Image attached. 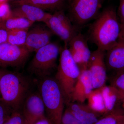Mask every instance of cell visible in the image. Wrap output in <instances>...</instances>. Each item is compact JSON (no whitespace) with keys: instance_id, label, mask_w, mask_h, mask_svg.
Listing matches in <instances>:
<instances>
[{"instance_id":"obj_1","label":"cell","mask_w":124,"mask_h":124,"mask_svg":"<svg viewBox=\"0 0 124 124\" xmlns=\"http://www.w3.org/2000/svg\"><path fill=\"white\" fill-rule=\"evenodd\" d=\"M0 101L14 111H21L31 93V80L21 73L0 69Z\"/></svg>"},{"instance_id":"obj_2","label":"cell","mask_w":124,"mask_h":124,"mask_svg":"<svg viewBox=\"0 0 124 124\" xmlns=\"http://www.w3.org/2000/svg\"><path fill=\"white\" fill-rule=\"evenodd\" d=\"M120 31L117 13L113 8L108 7L99 13L91 25L89 37L98 49L106 51L117 42Z\"/></svg>"},{"instance_id":"obj_3","label":"cell","mask_w":124,"mask_h":124,"mask_svg":"<svg viewBox=\"0 0 124 124\" xmlns=\"http://www.w3.org/2000/svg\"><path fill=\"white\" fill-rule=\"evenodd\" d=\"M39 93L45 108L46 116L53 124H60L66 100L62 88L54 78L40 79Z\"/></svg>"},{"instance_id":"obj_4","label":"cell","mask_w":124,"mask_h":124,"mask_svg":"<svg viewBox=\"0 0 124 124\" xmlns=\"http://www.w3.org/2000/svg\"><path fill=\"white\" fill-rule=\"evenodd\" d=\"M59 55V62L54 78L62 88L66 105L71 102L72 93L81 71L66 45L60 49Z\"/></svg>"},{"instance_id":"obj_5","label":"cell","mask_w":124,"mask_h":124,"mask_svg":"<svg viewBox=\"0 0 124 124\" xmlns=\"http://www.w3.org/2000/svg\"><path fill=\"white\" fill-rule=\"evenodd\" d=\"M60 49L58 45L52 42L39 49L29 63V72L40 79L50 76L57 69Z\"/></svg>"},{"instance_id":"obj_6","label":"cell","mask_w":124,"mask_h":124,"mask_svg":"<svg viewBox=\"0 0 124 124\" xmlns=\"http://www.w3.org/2000/svg\"><path fill=\"white\" fill-rule=\"evenodd\" d=\"M103 0H66L69 17L78 31L99 14Z\"/></svg>"},{"instance_id":"obj_7","label":"cell","mask_w":124,"mask_h":124,"mask_svg":"<svg viewBox=\"0 0 124 124\" xmlns=\"http://www.w3.org/2000/svg\"><path fill=\"white\" fill-rule=\"evenodd\" d=\"M30 52L24 46H17L7 42L0 44V67L19 68L24 65Z\"/></svg>"},{"instance_id":"obj_8","label":"cell","mask_w":124,"mask_h":124,"mask_svg":"<svg viewBox=\"0 0 124 124\" xmlns=\"http://www.w3.org/2000/svg\"><path fill=\"white\" fill-rule=\"evenodd\" d=\"M68 46L72 57L80 71L88 69L92 52L89 48L86 37L80 32H77Z\"/></svg>"},{"instance_id":"obj_9","label":"cell","mask_w":124,"mask_h":124,"mask_svg":"<svg viewBox=\"0 0 124 124\" xmlns=\"http://www.w3.org/2000/svg\"><path fill=\"white\" fill-rule=\"evenodd\" d=\"M21 111L26 124H33L46 116L44 104L39 92L29 94L23 103Z\"/></svg>"},{"instance_id":"obj_10","label":"cell","mask_w":124,"mask_h":124,"mask_svg":"<svg viewBox=\"0 0 124 124\" xmlns=\"http://www.w3.org/2000/svg\"><path fill=\"white\" fill-rule=\"evenodd\" d=\"M105 54L106 51L98 48L91 53L88 69L92 76L94 89L100 88L105 85L107 70Z\"/></svg>"},{"instance_id":"obj_11","label":"cell","mask_w":124,"mask_h":124,"mask_svg":"<svg viewBox=\"0 0 124 124\" xmlns=\"http://www.w3.org/2000/svg\"><path fill=\"white\" fill-rule=\"evenodd\" d=\"M54 33L49 28L37 26L28 32L24 46L31 53L36 52L50 43Z\"/></svg>"},{"instance_id":"obj_12","label":"cell","mask_w":124,"mask_h":124,"mask_svg":"<svg viewBox=\"0 0 124 124\" xmlns=\"http://www.w3.org/2000/svg\"><path fill=\"white\" fill-rule=\"evenodd\" d=\"M107 70L115 73L124 72V40L119 38L110 48L106 51Z\"/></svg>"},{"instance_id":"obj_13","label":"cell","mask_w":124,"mask_h":124,"mask_svg":"<svg viewBox=\"0 0 124 124\" xmlns=\"http://www.w3.org/2000/svg\"><path fill=\"white\" fill-rule=\"evenodd\" d=\"M94 89L93 79L88 69L81 71L72 93L71 102L84 103Z\"/></svg>"},{"instance_id":"obj_14","label":"cell","mask_w":124,"mask_h":124,"mask_svg":"<svg viewBox=\"0 0 124 124\" xmlns=\"http://www.w3.org/2000/svg\"><path fill=\"white\" fill-rule=\"evenodd\" d=\"M66 105L74 117L85 124H94L101 118V115L84 102H70Z\"/></svg>"},{"instance_id":"obj_15","label":"cell","mask_w":124,"mask_h":124,"mask_svg":"<svg viewBox=\"0 0 124 124\" xmlns=\"http://www.w3.org/2000/svg\"><path fill=\"white\" fill-rule=\"evenodd\" d=\"M50 14L38 7L27 4L18 5V7L12 11V16L25 18L34 23H44Z\"/></svg>"},{"instance_id":"obj_16","label":"cell","mask_w":124,"mask_h":124,"mask_svg":"<svg viewBox=\"0 0 124 124\" xmlns=\"http://www.w3.org/2000/svg\"><path fill=\"white\" fill-rule=\"evenodd\" d=\"M108 113L118 108L124 98V93L112 85H104L100 88Z\"/></svg>"},{"instance_id":"obj_17","label":"cell","mask_w":124,"mask_h":124,"mask_svg":"<svg viewBox=\"0 0 124 124\" xmlns=\"http://www.w3.org/2000/svg\"><path fill=\"white\" fill-rule=\"evenodd\" d=\"M44 23L54 34L59 37L67 46L73 36L78 32H73L68 29L54 14H50Z\"/></svg>"},{"instance_id":"obj_18","label":"cell","mask_w":124,"mask_h":124,"mask_svg":"<svg viewBox=\"0 0 124 124\" xmlns=\"http://www.w3.org/2000/svg\"><path fill=\"white\" fill-rule=\"evenodd\" d=\"M66 0H22L15 1L17 5L27 4L38 7L43 10L54 13L64 9Z\"/></svg>"},{"instance_id":"obj_19","label":"cell","mask_w":124,"mask_h":124,"mask_svg":"<svg viewBox=\"0 0 124 124\" xmlns=\"http://www.w3.org/2000/svg\"><path fill=\"white\" fill-rule=\"evenodd\" d=\"M87 99L88 105L96 112L101 116L108 114L100 88L93 90Z\"/></svg>"},{"instance_id":"obj_20","label":"cell","mask_w":124,"mask_h":124,"mask_svg":"<svg viewBox=\"0 0 124 124\" xmlns=\"http://www.w3.org/2000/svg\"><path fill=\"white\" fill-rule=\"evenodd\" d=\"M0 22L7 31L14 29H28L34 23L25 18L12 16Z\"/></svg>"},{"instance_id":"obj_21","label":"cell","mask_w":124,"mask_h":124,"mask_svg":"<svg viewBox=\"0 0 124 124\" xmlns=\"http://www.w3.org/2000/svg\"><path fill=\"white\" fill-rule=\"evenodd\" d=\"M28 30L17 29L8 31L7 42L17 46H24Z\"/></svg>"},{"instance_id":"obj_22","label":"cell","mask_w":124,"mask_h":124,"mask_svg":"<svg viewBox=\"0 0 124 124\" xmlns=\"http://www.w3.org/2000/svg\"><path fill=\"white\" fill-rule=\"evenodd\" d=\"M124 121V110L120 108L102 116L94 124H120Z\"/></svg>"},{"instance_id":"obj_23","label":"cell","mask_w":124,"mask_h":124,"mask_svg":"<svg viewBox=\"0 0 124 124\" xmlns=\"http://www.w3.org/2000/svg\"><path fill=\"white\" fill-rule=\"evenodd\" d=\"M4 124H26L21 111L14 112Z\"/></svg>"},{"instance_id":"obj_24","label":"cell","mask_w":124,"mask_h":124,"mask_svg":"<svg viewBox=\"0 0 124 124\" xmlns=\"http://www.w3.org/2000/svg\"><path fill=\"white\" fill-rule=\"evenodd\" d=\"M14 111L0 101V124H4Z\"/></svg>"},{"instance_id":"obj_25","label":"cell","mask_w":124,"mask_h":124,"mask_svg":"<svg viewBox=\"0 0 124 124\" xmlns=\"http://www.w3.org/2000/svg\"><path fill=\"white\" fill-rule=\"evenodd\" d=\"M11 16L12 11L8 3H0V22L5 21Z\"/></svg>"},{"instance_id":"obj_26","label":"cell","mask_w":124,"mask_h":124,"mask_svg":"<svg viewBox=\"0 0 124 124\" xmlns=\"http://www.w3.org/2000/svg\"><path fill=\"white\" fill-rule=\"evenodd\" d=\"M111 85L124 93V72L116 74Z\"/></svg>"},{"instance_id":"obj_27","label":"cell","mask_w":124,"mask_h":124,"mask_svg":"<svg viewBox=\"0 0 124 124\" xmlns=\"http://www.w3.org/2000/svg\"><path fill=\"white\" fill-rule=\"evenodd\" d=\"M76 120L75 117L67 108L62 116L60 124H74Z\"/></svg>"},{"instance_id":"obj_28","label":"cell","mask_w":124,"mask_h":124,"mask_svg":"<svg viewBox=\"0 0 124 124\" xmlns=\"http://www.w3.org/2000/svg\"><path fill=\"white\" fill-rule=\"evenodd\" d=\"M117 14L120 24H124V0H119Z\"/></svg>"},{"instance_id":"obj_29","label":"cell","mask_w":124,"mask_h":124,"mask_svg":"<svg viewBox=\"0 0 124 124\" xmlns=\"http://www.w3.org/2000/svg\"><path fill=\"white\" fill-rule=\"evenodd\" d=\"M8 31L3 27L0 22V44L7 42Z\"/></svg>"},{"instance_id":"obj_30","label":"cell","mask_w":124,"mask_h":124,"mask_svg":"<svg viewBox=\"0 0 124 124\" xmlns=\"http://www.w3.org/2000/svg\"><path fill=\"white\" fill-rule=\"evenodd\" d=\"M33 124H53L47 116L41 119Z\"/></svg>"},{"instance_id":"obj_31","label":"cell","mask_w":124,"mask_h":124,"mask_svg":"<svg viewBox=\"0 0 124 124\" xmlns=\"http://www.w3.org/2000/svg\"><path fill=\"white\" fill-rule=\"evenodd\" d=\"M119 38L124 40V24H121V31Z\"/></svg>"},{"instance_id":"obj_32","label":"cell","mask_w":124,"mask_h":124,"mask_svg":"<svg viewBox=\"0 0 124 124\" xmlns=\"http://www.w3.org/2000/svg\"><path fill=\"white\" fill-rule=\"evenodd\" d=\"M74 124H85L84 123H82V122H81L80 121H79V120H77V119H76L75 121V123Z\"/></svg>"},{"instance_id":"obj_33","label":"cell","mask_w":124,"mask_h":124,"mask_svg":"<svg viewBox=\"0 0 124 124\" xmlns=\"http://www.w3.org/2000/svg\"><path fill=\"white\" fill-rule=\"evenodd\" d=\"M9 0H0V3H5L7 2Z\"/></svg>"},{"instance_id":"obj_34","label":"cell","mask_w":124,"mask_h":124,"mask_svg":"<svg viewBox=\"0 0 124 124\" xmlns=\"http://www.w3.org/2000/svg\"><path fill=\"white\" fill-rule=\"evenodd\" d=\"M121 107H122V108L124 110V98L122 101V103H121Z\"/></svg>"},{"instance_id":"obj_35","label":"cell","mask_w":124,"mask_h":124,"mask_svg":"<svg viewBox=\"0 0 124 124\" xmlns=\"http://www.w3.org/2000/svg\"><path fill=\"white\" fill-rule=\"evenodd\" d=\"M16 1H19L22 0H15Z\"/></svg>"},{"instance_id":"obj_36","label":"cell","mask_w":124,"mask_h":124,"mask_svg":"<svg viewBox=\"0 0 124 124\" xmlns=\"http://www.w3.org/2000/svg\"><path fill=\"white\" fill-rule=\"evenodd\" d=\"M124 124V122H122V123H121V124Z\"/></svg>"},{"instance_id":"obj_37","label":"cell","mask_w":124,"mask_h":124,"mask_svg":"<svg viewBox=\"0 0 124 124\" xmlns=\"http://www.w3.org/2000/svg\"></svg>"}]
</instances>
